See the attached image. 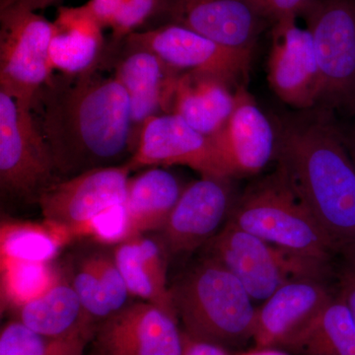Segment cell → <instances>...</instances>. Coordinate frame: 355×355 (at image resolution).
<instances>
[{
  "label": "cell",
  "mask_w": 355,
  "mask_h": 355,
  "mask_svg": "<svg viewBox=\"0 0 355 355\" xmlns=\"http://www.w3.org/2000/svg\"><path fill=\"white\" fill-rule=\"evenodd\" d=\"M230 178L202 176L189 184L161 229L168 253L190 254L211 240L227 218L234 200Z\"/></svg>",
  "instance_id": "obj_13"
},
{
  "label": "cell",
  "mask_w": 355,
  "mask_h": 355,
  "mask_svg": "<svg viewBox=\"0 0 355 355\" xmlns=\"http://www.w3.org/2000/svg\"><path fill=\"white\" fill-rule=\"evenodd\" d=\"M104 27L88 3L60 7L53 21L50 64L64 76H80L97 69L104 51Z\"/></svg>",
  "instance_id": "obj_19"
},
{
  "label": "cell",
  "mask_w": 355,
  "mask_h": 355,
  "mask_svg": "<svg viewBox=\"0 0 355 355\" xmlns=\"http://www.w3.org/2000/svg\"><path fill=\"white\" fill-rule=\"evenodd\" d=\"M123 42L153 51L175 71L217 77L237 87L247 78L252 62V57L176 24L139 30Z\"/></svg>",
  "instance_id": "obj_9"
},
{
  "label": "cell",
  "mask_w": 355,
  "mask_h": 355,
  "mask_svg": "<svg viewBox=\"0 0 355 355\" xmlns=\"http://www.w3.org/2000/svg\"><path fill=\"white\" fill-rule=\"evenodd\" d=\"M183 355H227L222 347L183 335Z\"/></svg>",
  "instance_id": "obj_33"
},
{
  "label": "cell",
  "mask_w": 355,
  "mask_h": 355,
  "mask_svg": "<svg viewBox=\"0 0 355 355\" xmlns=\"http://www.w3.org/2000/svg\"><path fill=\"white\" fill-rule=\"evenodd\" d=\"M127 162L132 170L181 165L202 176L230 178L211 137L198 132L174 114H155L144 121Z\"/></svg>",
  "instance_id": "obj_10"
},
{
  "label": "cell",
  "mask_w": 355,
  "mask_h": 355,
  "mask_svg": "<svg viewBox=\"0 0 355 355\" xmlns=\"http://www.w3.org/2000/svg\"><path fill=\"white\" fill-rule=\"evenodd\" d=\"M303 18L319 64L312 110L338 127H355V0H317Z\"/></svg>",
  "instance_id": "obj_5"
},
{
  "label": "cell",
  "mask_w": 355,
  "mask_h": 355,
  "mask_svg": "<svg viewBox=\"0 0 355 355\" xmlns=\"http://www.w3.org/2000/svg\"><path fill=\"white\" fill-rule=\"evenodd\" d=\"M211 139L228 177L253 176L275 160V123L244 85L236 88L234 110Z\"/></svg>",
  "instance_id": "obj_16"
},
{
  "label": "cell",
  "mask_w": 355,
  "mask_h": 355,
  "mask_svg": "<svg viewBox=\"0 0 355 355\" xmlns=\"http://www.w3.org/2000/svg\"><path fill=\"white\" fill-rule=\"evenodd\" d=\"M15 311V320L30 330L53 338L94 335L97 328L84 311L71 282L62 279L43 296Z\"/></svg>",
  "instance_id": "obj_22"
},
{
  "label": "cell",
  "mask_w": 355,
  "mask_h": 355,
  "mask_svg": "<svg viewBox=\"0 0 355 355\" xmlns=\"http://www.w3.org/2000/svg\"><path fill=\"white\" fill-rule=\"evenodd\" d=\"M125 51L114 67L118 79L130 100L132 135L137 146L144 121L164 110L170 83L177 71L167 67L146 49L125 43Z\"/></svg>",
  "instance_id": "obj_20"
},
{
  "label": "cell",
  "mask_w": 355,
  "mask_h": 355,
  "mask_svg": "<svg viewBox=\"0 0 355 355\" xmlns=\"http://www.w3.org/2000/svg\"><path fill=\"white\" fill-rule=\"evenodd\" d=\"M296 18L273 24L268 58V83L275 94L292 108L314 107L319 89V64L312 34Z\"/></svg>",
  "instance_id": "obj_15"
},
{
  "label": "cell",
  "mask_w": 355,
  "mask_h": 355,
  "mask_svg": "<svg viewBox=\"0 0 355 355\" xmlns=\"http://www.w3.org/2000/svg\"><path fill=\"white\" fill-rule=\"evenodd\" d=\"M284 345L309 355H355V320L338 296Z\"/></svg>",
  "instance_id": "obj_26"
},
{
  "label": "cell",
  "mask_w": 355,
  "mask_h": 355,
  "mask_svg": "<svg viewBox=\"0 0 355 355\" xmlns=\"http://www.w3.org/2000/svg\"><path fill=\"white\" fill-rule=\"evenodd\" d=\"M153 20L189 28L249 57L266 22L246 0H162Z\"/></svg>",
  "instance_id": "obj_12"
},
{
  "label": "cell",
  "mask_w": 355,
  "mask_h": 355,
  "mask_svg": "<svg viewBox=\"0 0 355 355\" xmlns=\"http://www.w3.org/2000/svg\"><path fill=\"white\" fill-rule=\"evenodd\" d=\"M71 284L96 326L125 308L130 295L113 257L104 254L85 257L76 268Z\"/></svg>",
  "instance_id": "obj_23"
},
{
  "label": "cell",
  "mask_w": 355,
  "mask_h": 355,
  "mask_svg": "<svg viewBox=\"0 0 355 355\" xmlns=\"http://www.w3.org/2000/svg\"><path fill=\"white\" fill-rule=\"evenodd\" d=\"M53 22L35 11L0 10V92L32 111L41 89L53 76L50 44Z\"/></svg>",
  "instance_id": "obj_8"
},
{
  "label": "cell",
  "mask_w": 355,
  "mask_h": 355,
  "mask_svg": "<svg viewBox=\"0 0 355 355\" xmlns=\"http://www.w3.org/2000/svg\"><path fill=\"white\" fill-rule=\"evenodd\" d=\"M330 280H294L279 287L257 310L254 338L261 347L286 343L335 296Z\"/></svg>",
  "instance_id": "obj_17"
},
{
  "label": "cell",
  "mask_w": 355,
  "mask_h": 355,
  "mask_svg": "<svg viewBox=\"0 0 355 355\" xmlns=\"http://www.w3.org/2000/svg\"><path fill=\"white\" fill-rule=\"evenodd\" d=\"M72 240L69 229L46 219L2 221L0 261L51 263Z\"/></svg>",
  "instance_id": "obj_25"
},
{
  "label": "cell",
  "mask_w": 355,
  "mask_h": 355,
  "mask_svg": "<svg viewBox=\"0 0 355 355\" xmlns=\"http://www.w3.org/2000/svg\"><path fill=\"white\" fill-rule=\"evenodd\" d=\"M162 247L153 239L137 236L114 247V260L130 295L157 306L177 319Z\"/></svg>",
  "instance_id": "obj_21"
},
{
  "label": "cell",
  "mask_w": 355,
  "mask_h": 355,
  "mask_svg": "<svg viewBox=\"0 0 355 355\" xmlns=\"http://www.w3.org/2000/svg\"><path fill=\"white\" fill-rule=\"evenodd\" d=\"M2 307L19 309L36 300L60 282L51 263L0 261Z\"/></svg>",
  "instance_id": "obj_27"
},
{
  "label": "cell",
  "mask_w": 355,
  "mask_h": 355,
  "mask_svg": "<svg viewBox=\"0 0 355 355\" xmlns=\"http://www.w3.org/2000/svg\"><path fill=\"white\" fill-rule=\"evenodd\" d=\"M98 355H183L177 319L151 303L128 304L96 328Z\"/></svg>",
  "instance_id": "obj_14"
},
{
  "label": "cell",
  "mask_w": 355,
  "mask_h": 355,
  "mask_svg": "<svg viewBox=\"0 0 355 355\" xmlns=\"http://www.w3.org/2000/svg\"><path fill=\"white\" fill-rule=\"evenodd\" d=\"M275 160L335 247L355 257V166L340 128L315 110L277 119Z\"/></svg>",
  "instance_id": "obj_2"
},
{
  "label": "cell",
  "mask_w": 355,
  "mask_h": 355,
  "mask_svg": "<svg viewBox=\"0 0 355 355\" xmlns=\"http://www.w3.org/2000/svg\"><path fill=\"white\" fill-rule=\"evenodd\" d=\"M236 104V89L217 77L177 72L173 77L164 113L174 114L196 130L214 137L225 125Z\"/></svg>",
  "instance_id": "obj_18"
},
{
  "label": "cell",
  "mask_w": 355,
  "mask_h": 355,
  "mask_svg": "<svg viewBox=\"0 0 355 355\" xmlns=\"http://www.w3.org/2000/svg\"><path fill=\"white\" fill-rule=\"evenodd\" d=\"M239 355H288L279 350L263 349L261 350H254V352H247Z\"/></svg>",
  "instance_id": "obj_36"
},
{
  "label": "cell",
  "mask_w": 355,
  "mask_h": 355,
  "mask_svg": "<svg viewBox=\"0 0 355 355\" xmlns=\"http://www.w3.org/2000/svg\"><path fill=\"white\" fill-rule=\"evenodd\" d=\"M182 193L177 178L162 168L153 167L130 178L125 205L135 234L161 231Z\"/></svg>",
  "instance_id": "obj_24"
},
{
  "label": "cell",
  "mask_w": 355,
  "mask_h": 355,
  "mask_svg": "<svg viewBox=\"0 0 355 355\" xmlns=\"http://www.w3.org/2000/svg\"><path fill=\"white\" fill-rule=\"evenodd\" d=\"M187 335L214 345H234L254 336L257 310L239 279L205 256L170 287Z\"/></svg>",
  "instance_id": "obj_3"
},
{
  "label": "cell",
  "mask_w": 355,
  "mask_h": 355,
  "mask_svg": "<svg viewBox=\"0 0 355 355\" xmlns=\"http://www.w3.org/2000/svg\"><path fill=\"white\" fill-rule=\"evenodd\" d=\"M340 130L345 140V146L355 166V127L340 128Z\"/></svg>",
  "instance_id": "obj_35"
},
{
  "label": "cell",
  "mask_w": 355,
  "mask_h": 355,
  "mask_svg": "<svg viewBox=\"0 0 355 355\" xmlns=\"http://www.w3.org/2000/svg\"><path fill=\"white\" fill-rule=\"evenodd\" d=\"M333 279L336 295L349 307L355 320V257L336 259Z\"/></svg>",
  "instance_id": "obj_32"
},
{
  "label": "cell",
  "mask_w": 355,
  "mask_h": 355,
  "mask_svg": "<svg viewBox=\"0 0 355 355\" xmlns=\"http://www.w3.org/2000/svg\"><path fill=\"white\" fill-rule=\"evenodd\" d=\"M132 171L125 162L58 180L37 202L44 219L69 229L73 237L77 229L96 214L125 203Z\"/></svg>",
  "instance_id": "obj_11"
},
{
  "label": "cell",
  "mask_w": 355,
  "mask_h": 355,
  "mask_svg": "<svg viewBox=\"0 0 355 355\" xmlns=\"http://www.w3.org/2000/svg\"><path fill=\"white\" fill-rule=\"evenodd\" d=\"M93 336V334H79L53 338L13 320L0 333V355H83Z\"/></svg>",
  "instance_id": "obj_28"
},
{
  "label": "cell",
  "mask_w": 355,
  "mask_h": 355,
  "mask_svg": "<svg viewBox=\"0 0 355 355\" xmlns=\"http://www.w3.org/2000/svg\"><path fill=\"white\" fill-rule=\"evenodd\" d=\"M205 256L232 272L253 300L265 301L294 280L333 279L335 266L266 242L228 221L207 243Z\"/></svg>",
  "instance_id": "obj_6"
},
{
  "label": "cell",
  "mask_w": 355,
  "mask_h": 355,
  "mask_svg": "<svg viewBox=\"0 0 355 355\" xmlns=\"http://www.w3.org/2000/svg\"><path fill=\"white\" fill-rule=\"evenodd\" d=\"M259 15L266 21L275 23L303 17L317 0H246Z\"/></svg>",
  "instance_id": "obj_31"
},
{
  "label": "cell",
  "mask_w": 355,
  "mask_h": 355,
  "mask_svg": "<svg viewBox=\"0 0 355 355\" xmlns=\"http://www.w3.org/2000/svg\"><path fill=\"white\" fill-rule=\"evenodd\" d=\"M92 12L104 28L112 30V43H123L157 13L162 0H89Z\"/></svg>",
  "instance_id": "obj_29"
},
{
  "label": "cell",
  "mask_w": 355,
  "mask_h": 355,
  "mask_svg": "<svg viewBox=\"0 0 355 355\" xmlns=\"http://www.w3.org/2000/svg\"><path fill=\"white\" fill-rule=\"evenodd\" d=\"M38 125L58 176L119 165L135 149L127 92L97 70L53 76L40 91Z\"/></svg>",
  "instance_id": "obj_1"
},
{
  "label": "cell",
  "mask_w": 355,
  "mask_h": 355,
  "mask_svg": "<svg viewBox=\"0 0 355 355\" xmlns=\"http://www.w3.org/2000/svg\"><path fill=\"white\" fill-rule=\"evenodd\" d=\"M64 0H0V10L6 9H24V10H43L49 7L60 6Z\"/></svg>",
  "instance_id": "obj_34"
},
{
  "label": "cell",
  "mask_w": 355,
  "mask_h": 355,
  "mask_svg": "<svg viewBox=\"0 0 355 355\" xmlns=\"http://www.w3.org/2000/svg\"><path fill=\"white\" fill-rule=\"evenodd\" d=\"M125 203L113 205L77 229L73 238H88L99 244L118 246L137 237Z\"/></svg>",
  "instance_id": "obj_30"
},
{
  "label": "cell",
  "mask_w": 355,
  "mask_h": 355,
  "mask_svg": "<svg viewBox=\"0 0 355 355\" xmlns=\"http://www.w3.org/2000/svg\"><path fill=\"white\" fill-rule=\"evenodd\" d=\"M58 175L32 111L0 92V189L26 202L39 198Z\"/></svg>",
  "instance_id": "obj_7"
},
{
  "label": "cell",
  "mask_w": 355,
  "mask_h": 355,
  "mask_svg": "<svg viewBox=\"0 0 355 355\" xmlns=\"http://www.w3.org/2000/svg\"><path fill=\"white\" fill-rule=\"evenodd\" d=\"M227 221L294 253L328 263L338 259L330 238L279 170L251 184Z\"/></svg>",
  "instance_id": "obj_4"
}]
</instances>
